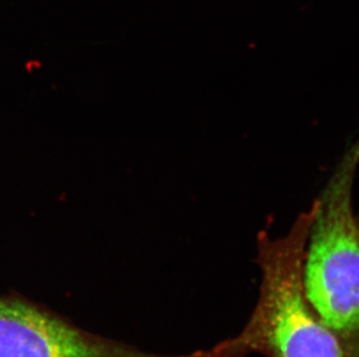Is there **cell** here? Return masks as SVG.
Wrapping results in <instances>:
<instances>
[{
    "mask_svg": "<svg viewBox=\"0 0 359 357\" xmlns=\"http://www.w3.org/2000/svg\"><path fill=\"white\" fill-rule=\"evenodd\" d=\"M318 199L297 217L287 233L257 234L261 284L257 302L243 328L208 349L203 357H348L335 335L307 302L302 265Z\"/></svg>",
    "mask_w": 359,
    "mask_h": 357,
    "instance_id": "obj_1",
    "label": "cell"
},
{
    "mask_svg": "<svg viewBox=\"0 0 359 357\" xmlns=\"http://www.w3.org/2000/svg\"><path fill=\"white\" fill-rule=\"evenodd\" d=\"M358 165L359 139L318 199L302 265L307 302L348 357H359V215L353 196Z\"/></svg>",
    "mask_w": 359,
    "mask_h": 357,
    "instance_id": "obj_2",
    "label": "cell"
},
{
    "mask_svg": "<svg viewBox=\"0 0 359 357\" xmlns=\"http://www.w3.org/2000/svg\"><path fill=\"white\" fill-rule=\"evenodd\" d=\"M0 357H203L201 351L163 355L99 337L47 307L19 296L0 297Z\"/></svg>",
    "mask_w": 359,
    "mask_h": 357,
    "instance_id": "obj_3",
    "label": "cell"
}]
</instances>
